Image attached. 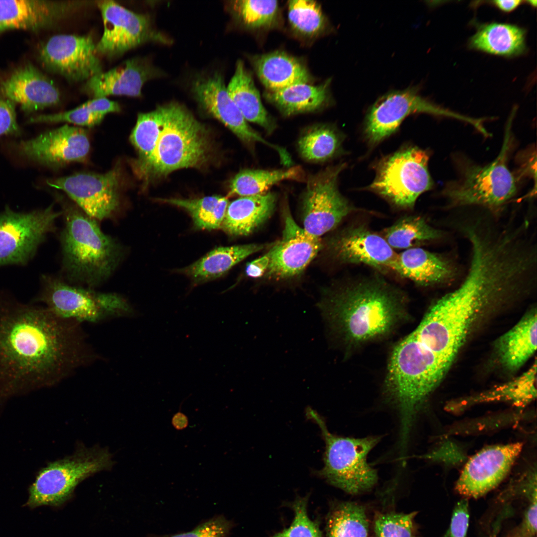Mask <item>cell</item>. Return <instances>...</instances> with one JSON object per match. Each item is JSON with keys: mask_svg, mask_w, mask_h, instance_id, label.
<instances>
[{"mask_svg": "<svg viewBox=\"0 0 537 537\" xmlns=\"http://www.w3.org/2000/svg\"><path fill=\"white\" fill-rule=\"evenodd\" d=\"M81 324L0 299V402L54 386L94 360Z\"/></svg>", "mask_w": 537, "mask_h": 537, "instance_id": "6da1fadb", "label": "cell"}, {"mask_svg": "<svg viewBox=\"0 0 537 537\" xmlns=\"http://www.w3.org/2000/svg\"><path fill=\"white\" fill-rule=\"evenodd\" d=\"M506 280L496 266L483 261L470 263L464 279L429 308L412 332L450 367L481 310L502 301Z\"/></svg>", "mask_w": 537, "mask_h": 537, "instance_id": "7a4b0ae2", "label": "cell"}, {"mask_svg": "<svg viewBox=\"0 0 537 537\" xmlns=\"http://www.w3.org/2000/svg\"><path fill=\"white\" fill-rule=\"evenodd\" d=\"M406 298L380 276L327 291L318 304L330 337L358 346L382 338L406 314Z\"/></svg>", "mask_w": 537, "mask_h": 537, "instance_id": "3957f363", "label": "cell"}, {"mask_svg": "<svg viewBox=\"0 0 537 537\" xmlns=\"http://www.w3.org/2000/svg\"><path fill=\"white\" fill-rule=\"evenodd\" d=\"M62 208L65 223L61 243L65 272L70 280L79 283L98 285L115 270L123 255L122 247L77 205L65 202Z\"/></svg>", "mask_w": 537, "mask_h": 537, "instance_id": "277c9868", "label": "cell"}, {"mask_svg": "<svg viewBox=\"0 0 537 537\" xmlns=\"http://www.w3.org/2000/svg\"><path fill=\"white\" fill-rule=\"evenodd\" d=\"M164 121L154 150L144 162L131 166L135 174L148 182L179 169L197 167L207 159V132L182 105H163Z\"/></svg>", "mask_w": 537, "mask_h": 537, "instance_id": "5b68a950", "label": "cell"}, {"mask_svg": "<svg viewBox=\"0 0 537 537\" xmlns=\"http://www.w3.org/2000/svg\"><path fill=\"white\" fill-rule=\"evenodd\" d=\"M510 119L502 149L494 161L480 166L465 158L457 159L458 178L447 183L443 190L450 205H478L496 210L514 197L517 180L507 165L512 141Z\"/></svg>", "mask_w": 537, "mask_h": 537, "instance_id": "8992f818", "label": "cell"}, {"mask_svg": "<svg viewBox=\"0 0 537 537\" xmlns=\"http://www.w3.org/2000/svg\"><path fill=\"white\" fill-rule=\"evenodd\" d=\"M306 416L319 426L325 444L324 465L315 473L350 494H358L372 488L377 482L378 475L367 459L381 438L336 436L329 431L324 419L311 408L306 409Z\"/></svg>", "mask_w": 537, "mask_h": 537, "instance_id": "52a82bcc", "label": "cell"}, {"mask_svg": "<svg viewBox=\"0 0 537 537\" xmlns=\"http://www.w3.org/2000/svg\"><path fill=\"white\" fill-rule=\"evenodd\" d=\"M114 464L106 448L80 446L73 454L50 462L36 476L29 489L26 505L59 506L69 500L77 486L98 472L110 469Z\"/></svg>", "mask_w": 537, "mask_h": 537, "instance_id": "ba28073f", "label": "cell"}, {"mask_svg": "<svg viewBox=\"0 0 537 537\" xmlns=\"http://www.w3.org/2000/svg\"><path fill=\"white\" fill-rule=\"evenodd\" d=\"M43 287L35 300L43 303L54 315L65 319L98 323L109 318L134 315L122 296L73 286L53 277H43Z\"/></svg>", "mask_w": 537, "mask_h": 537, "instance_id": "9c48e42d", "label": "cell"}, {"mask_svg": "<svg viewBox=\"0 0 537 537\" xmlns=\"http://www.w3.org/2000/svg\"><path fill=\"white\" fill-rule=\"evenodd\" d=\"M429 160L426 151L404 147L378 162L375 178L368 188L395 206L411 208L422 193L433 187Z\"/></svg>", "mask_w": 537, "mask_h": 537, "instance_id": "30bf717a", "label": "cell"}, {"mask_svg": "<svg viewBox=\"0 0 537 537\" xmlns=\"http://www.w3.org/2000/svg\"><path fill=\"white\" fill-rule=\"evenodd\" d=\"M415 113L454 118L470 123L475 128L480 120L442 108L423 98L414 88L393 91L379 98L368 111L364 132L372 144H377L393 133L402 121Z\"/></svg>", "mask_w": 537, "mask_h": 537, "instance_id": "8fae6325", "label": "cell"}, {"mask_svg": "<svg viewBox=\"0 0 537 537\" xmlns=\"http://www.w3.org/2000/svg\"><path fill=\"white\" fill-rule=\"evenodd\" d=\"M119 164L104 173L81 172L49 180L64 191L83 211L96 220L111 218L121 205L122 172Z\"/></svg>", "mask_w": 537, "mask_h": 537, "instance_id": "7c38bea8", "label": "cell"}, {"mask_svg": "<svg viewBox=\"0 0 537 537\" xmlns=\"http://www.w3.org/2000/svg\"><path fill=\"white\" fill-rule=\"evenodd\" d=\"M345 167V164L328 167L307 180L302 198L303 228L314 237L332 230L354 210L338 189V177Z\"/></svg>", "mask_w": 537, "mask_h": 537, "instance_id": "4fadbf2b", "label": "cell"}, {"mask_svg": "<svg viewBox=\"0 0 537 537\" xmlns=\"http://www.w3.org/2000/svg\"><path fill=\"white\" fill-rule=\"evenodd\" d=\"M62 214L53 205L28 213L6 208L0 214V266L26 263L55 229V221Z\"/></svg>", "mask_w": 537, "mask_h": 537, "instance_id": "5bb4252c", "label": "cell"}, {"mask_svg": "<svg viewBox=\"0 0 537 537\" xmlns=\"http://www.w3.org/2000/svg\"><path fill=\"white\" fill-rule=\"evenodd\" d=\"M103 32L96 44L97 53L112 58L148 41L168 44L171 40L153 26L150 17L131 11L113 0L97 1Z\"/></svg>", "mask_w": 537, "mask_h": 537, "instance_id": "9a60e30c", "label": "cell"}, {"mask_svg": "<svg viewBox=\"0 0 537 537\" xmlns=\"http://www.w3.org/2000/svg\"><path fill=\"white\" fill-rule=\"evenodd\" d=\"M95 46L90 36L56 35L41 46L39 59L47 70L68 81H87L102 72Z\"/></svg>", "mask_w": 537, "mask_h": 537, "instance_id": "2e32d148", "label": "cell"}, {"mask_svg": "<svg viewBox=\"0 0 537 537\" xmlns=\"http://www.w3.org/2000/svg\"><path fill=\"white\" fill-rule=\"evenodd\" d=\"M191 91L199 105L219 120L240 140L249 146L260 142L274 150L279 157L284 148L271 143L254 131L229 96L223 76L218 72L197 76L192 82Z\"/></svg>", "mask_w": 537, "mask_h": 537, "instance_id": "e0dca14e", "label": "cell"}, {"mask_svg": "<svg viewBox=\"0 0 537 537\" xmlns=\"http://www.w3.org/2000/svg\"><path fill=\"white\" fill-rule=\"evenodd\" d=\"M523 443L486 448L466 463L455 485L465 497L478 498L497 487L506 477L520 454Z\"/></svg>", "mask_w": 537, "mask_h": 537, "instance_id": "ac0fdd59", "label": "cell"}, {"mask_svg": "<svg viewBox=\"0 0 537 537\" xmlns=\"http://www.w3.org/2000/svg\"><path fill=\"white\" fill-rule=\"evenodd\" d=\"M17 149L24 157L56 168L72 163L86 162L90 142L85 129L65 124L32 139L20 142Z\"/></svg>", "mask_w": 537, "mask_h": 537, "instance_id": "d6986e66", "label": "cell"}, {"mask_svg": "<svg viewBox=\"0 0 537 537\" xmlns=\"http://www.w3.org/2000/svg\"><path fill=\"white\" fill-rule=\"evenodd\" d=\"M331 255L345 264H364L380 269H390L400 275L398 254L383 237L366 227H349L328 243Z\"/></svg>", "mask_w": 537, "mask_h": 537, "instance_id": "ffe728a7", "label": "cell"}, {"mask_svg": "<svg viewBox=\"0 0 537 537\" xmlns=\"http://www.w3.org/2000/svg\"><path fill=\"white\" fill-rule=\"evenodd\" d=\"M87 4L84 1L0 0V32L48 28Z\"/></svg>", "mask_w": 537, "mask_h": 537, "instance_id": "44dd1931", "label": "cell"}, {"mask_svg": "<svg viewBox=\"0 0 537 537\" xmlns=\"http://www.w3.org/2000/svg\"><path fill=\"white\" fill-rule=\"evenodd\" d=\"M285 219L282 240L269 251L267 274L276 278L290 277L301 273L322 247L320 238L298 226L289 215Z\"/></svg>", "mask_w": 537, "mask_h": 537, "instance_id": "7402d4cb", "label": "cell"}, {"mask_svg": "<svg viewBox=\"0 0 537 537\" xmlns=\"http://www.w3.org/2000/svg\"><path fill=\"white\" fill-rule=\"evenodd\" d=\"M165 75L147 59L134 58L107 72H101L85 83L83 91L93 98L109 95H141L142 88L148 81Z\"/></svg>", "mask_w": 537, "mask_h": 537, "instance_id": "603a6c76", "label": "cell"}, {"mask_svg": "<svg viewBox=\"0 0 537 537\" xmlns=\"http://www.w3.org/2000/svg\"><path fill=\"white\" fill-rule=\"evenodd\" d=\"M0 94L19 104L28 113L55 106L61 99L53 82L31 64L15 69L0 80Z\"/></svg>", "mask_w": 537, "mask_h": 537, "instance_id": "cb8c5ba5", "label": "cell"}, {"mask_svg": "<svg viewBox=\"0 0 537 537\" xmlns=\"http://www.w3.org/2000/svg\"><path fill=\"white\" fill-rule=\"evenodd\" d=\"M276 201L271 192L241 196L229 203L221 228L232 236L248 235L270 216Z\"/></svg>", "mask_w": 537, "mask_h": 537, "instance_id": "d4e9b609", "label": "cell"}, {"mask_svg": "<svg viewBox=\"0 0 537 537\" xmlns=\"http://www.w3.org/2000/svg\"><path fill=\"white\" fill-rule=\"evenodd\" d=\"M537 323V311L533 309L498 339L496 345L497 356L506 370H518L535 352Z\"/></svg>", "mask_w": 537, "mask_h": 537, "instance_id": "484cf974", "label": "cell"}, {"mask_svg": "<svg viewBox=\"0 0 537 537\" xmlns=\"http://www.w3.org/2000/svg\"><path fill=\"white\" fill-rule=\"evenodd\" d=\"M400 275L423 286L449 281L455 269L448 260L419 247L406 249L398 254Z\"/></svg>", "mask_w": 537, "mask_h": 537, "instance_id": "4316f807", "label": "cell"}, {"mask_svg": "<svg viewBox=\"0 0 537 537\" xmlns=\"http://www.w3.org/2000/svg\"><path fill=\"white\" fill-rule=\"evenodd\" d=\"M253 64L263 85L269 91L308 83L310 75L298 59L282 51H274L254 57Z\"/></svg>", "mask_w": 537, "mask_h": 537, "instance_id": "83f0119b", "label": "cell"}, {"mask_svg": "<svg viewBox=\"0 0 537 537\" xmlns=\"http://www.w3.org/2000/svg\"><path fill=\"white\" fill-rule=\"evenodd\" d=\"M227 90L246 121L259 125L269 133L274 130L275 123L263 106L253 79L241 60L236 63Z\"/></svg>", "mask_w": 537, "mask_h": 537, "instance_id": "f1b7e54d", "label": "cell"}, {"mask_svg": "<svg viewBox=\"0 0 537 537\" xmlns=\"http://www.w3.org/2000/svg\"><path fill=\"white\" fill-rule=\"evenodd\" d=\"M263 244H250L216 248L180 270L195 283L219 277L249 256L263 249Z\"/></svg>", "mask_w": 537, "mask_h": 537, "instance_id": "f546056e", "label": "cell"}, {"mask_svg": "<svg viewBox=\"0 0 537 537\" xmlns=\"http://www.w3.org/2000/svg\"><path fill=\"white\" fill-rule=\"evenodd\" d=\"M526 32L517 25L500 23L485 24L470 39L471 48L489 54L514 57L526 50Z\"/></svg>", "mask_w": 537, "mask_h": 537, "instance_id": "4dcf8cb0", "label": "cell"}, {"mask_svg": "<svg viewBox=\"0 0 537 537\" xmlns=\"http://www.w3.org/2000/svg\"><path fill=\"white\" fill-rule=\"evenodd\" d=\"M329 82L317 86L300 83L278 90H268L265 96L283 115L291 116L314 111L326 105L329 100Z\"/></svg>", "mask_w": 537, "mask_h": 537, "instance_id": "1f68e13d", "label": "cell"}, {"mask_svg": "<svg viewBox=\"0 0 537 537\" xmlns=\"http://www.w3.org/2000/svg\"><path fill=\"white\" fill-rule=\"evenodd\" d=\"M304 177V172L299 166L285 170L246 169L239 172L231 180L229 195L245 196L261 194L281 181H302Z\"/></svg>", "mask_w": 537, "mask_h": 537, "instance_id": "d6a6232c", "label": "cell"}, {"mask_svg": "<svg viewBox=\"0 0 537 537\" xmlns=\"http://www.w3.org/2000/svg\"><path fill=\"white\" fill-rule=\"evenodd\" d=\"M368 521L362 506L351 502L339 503L328 514L326 537H367Z\"/></svg>", "mask_w": 537, "mask_h": 537, "instance_id": "836d02e7", "label": "cell"}, {"mask_svg": "<svg viewBox=\"0 0 537 537\" xmlns=\"http://www.w3.org/2000/svg\"><path fill=\"white\" fill-rule=\"evenodd\" d=\"M159 200L186 210L195 228L212 230L221 228L229 204L228 197L212 195L192 199L167 198Z\"/></svg>", "mask_w": 537, "mask_h": 537, "instance_id": "e575fe53", "label": "cell"}, {"mask_svg": "<svg viewBox=\"0 0 537 537\" xmlns=\"http://www.w3.org/2000/svg\"><path fill=\"white\" fill-rule=\"evenodd\" d=\"M342 136L330 125L321 124L308 128L298 141L301 157L311 162H322L337 155L341 148Z\"/></svg>", "mask_w": 537, "mask_h": 537, "instance_id": "d590c367", "label": "cell"}, {"mask_svg": "<svg viewBox=\"0 0 537 537\" xmlns=\"http://www.w3.org/2000/svg\"><path fill=\"white\" fill-rule=\"evenodd\" d=\"M441 232L421 217L408 216L398 220L384 231L383 237L392 248L408 249L437 239Z\"/></svg>", "mask_w": 537, "mask_h": 537, "instance_id": "8d00e7d4", "label": "cell"}, {"mask_svg": "<svg viewBox=\"0 0 537 537\" xmlns=\"http://www.w3.org/2000/svg\"><path fill=\"white\" fill-rule=\"evenodd\" d=\"M164 121L163 105L159 106L150 112L138 114L136 125L129 138L138 154V157L131 161V166L141 164L151 156Z\"/></svg>", "mask_w": 537, "mask_h": 537, "instance_id": "74e56055", "label": "cell"}, {"mask_svg": "<svg viewBox=\"0 0 537 537\" xmlns=\"http://www.w3.org/2000/svg\"><path fill=\"white\" fill-rule=\"evenodd\" d=\"M536 361L532 366L513 380L480 394L474 402L501 400L523 407L536 397Z\"/></svg>", "mask_w": 537, "mask_h": 537, "instance_id": "f35d334b", "label": "cell"}, {"mask_svg": "<svg viewBox=\"0 0 537 537\" xmlns=\"http://www.w3.org/2000/svg\"><path fill=\"white\" fill-rule=\"evenodd\" d=\"M231 11L245 26L252 28L269 27L277 16L276 0H239L231 2Z\"/></svg>", "mask_w": 537, "mask_h": 537, "instance_id": "ab89813d", "label": "cell"}, {"mask_svg": "<svg viewBox=\"0 0 537 537\" xmlns=\"http://www.w3.org/2000/svg\"><path fill=\"white\" fill-rule=\"evenodd\" d=\"M288 17L292 28L306 36H315L325 28L326 20L320 5L315 1L290 0Z\"/></svg>", "mask_w": 537, "mask_h": 537, "instance_id": "60d3db41", "label": "cell"}, {"mask_svg": "<svg viewBox=\"0 0 537 537\" xmlns=\"http://www.w3.org/2000/svg\"><path fill=\"white\" fill-rule=\"evenodd\" d=\"M309 494L297 497L291 504L294 518L290 526L271 537H323L317 522L308 516L307 506Z\"/></svg>", "mask_w": 537, "mask_h": 537, "instance_id": "b9f144b4", "label": "cell"}, {"mask_svg": "<svg viewBox=\"0 0 537 537\" xmlns=\"http://www.w3.org/2000/svg\"><path fill=\"white\" fill-rule=\"evenodd\" d=\"M417 513H387L376 517L374 529L377 537H416L414 519Z\"/></svg>", "mask_w": 537, "mask_h": 537, "instance_id": "7bdbcfd3", "label": "cell"}, {"mask_svg": "<svg viewBox=\"0 0 537 537\" xmlns=\"http://www.w3.org/2000/svg\"><path fill=\"white\" fill-rule=\"evenodd\" d=\"M104 117L95 113L87 101L72 110L37 116L30 118V121L32 123L65 122L81 126L93 127L99 124Z\"/></svg>", "mask_w": 537, "mask_h": 537, "instance_id": "ee69618b", "label": "cell"}, {"mask_svg": "<svg viewBox=\"0 0 537 537\" xmlns=\"http://www.w3.org/2000/svg\"><path fill=\"white\" fill-rule=\"evenodd\" d=\"M233 526L232 522L221 516L214 517L188 532L153 537H227Z\"/></svg>", "mask_w": 537, "mask_h": 537, "instance_id": "f6af8a7d", "label": "cell"}, {"mask_svg": "<svg viewBox=\"0 0 537 537\" xmlns=\"http://www.w3.org/2000/svg\"><path fill=\"white\" fill-rule=\"evenodd\" d=\"M469 519L468 502L465 498L455 506L450 525L443 537H467Z\"/></svg>", "mask_w": 537, "mask_h": 537, "instance_id": "bcb514c9", "label": "cell"}, {"mask_svg": "<svg viewBox=\"0 0 537 537\" xmlns=\"http://www.w3.org/2000/svg\"><path fill=\"white\" fill-rule=\"evenodd\" d=\"M16 121L15 104L9 99L0 97V136L16 135L20 133Z\"/></svg>", "mask_w": 537, "mask_h": 537, "instance_id": "7dc6e473", "label": "cell"}, {"mask_svg": "<svg viewBox=\"0 0 537 537\" xmlns=\"http://www.w3.org/2000/svg\"><path fill=\"white\" fill-rule=\"evenodd\" d=\"M537 493L532 496L523 522L517 532V537H534L537 533Z\"/></svg>", "mask_w": 537, "mask_h": 537, "instance_id": "c3c4849f", "label": "cell"}, {"mask_svg": "<svg viewBox=\"0 0 537 537\" xmlns=\"http://www.w3.org/2000/svg\"><path fill=\"white\" fill-rule=\"evenodd\" d=\"M270 262L269 252L266 255L256 259L246 265V274L252 278H258L267 272Z\"/></svg>", "mask_w": 537, "mask_h": 537, "instance_id": "681fc988", "label": "cell"}, {"mask_svg": "<svg viewBox=\"0 0 537 537\" xmlns=\"http://www.w3.org/2000/svg\"><path fill=\"white\" fill-rule=\"evenodd\" d=\"M523 1L519 0L492 1L493 4L501 11L509 12L516 9Z\"/></svg>", "mask_w": 537, "mask_h": 537, "instance_id": "f907efd6", "label": "cell"}, {"mask_svg": "<svg viewBox=\"0 0 537 537\" xmlns=\"http://www.w3.org/2000/svg\"><path fill=\"white\" fill-rule=\"evenodd\" d=\"M171 423L176 430H182L188 426V419L186 415L179 411L173 415Z\"/></svg>", "mask_w": 537, "mask_h": 537, "instance_id": "816d5d0a", "label": "cell"}, {"mask_svg": "<svg viewBox=\"0 0 537 537\" xmlns=\"http://www.w3.org/2000/svg\"><path fill=\"white\" fill-rule=\"evenodd\" d=\"M527 1L533 6H536L537 5V0H529Z\"/></svg>", "mask_w": 537, "mask_h": 537, "instance_id": "f5cc1de1", "label": "cell"}]
</instances>
